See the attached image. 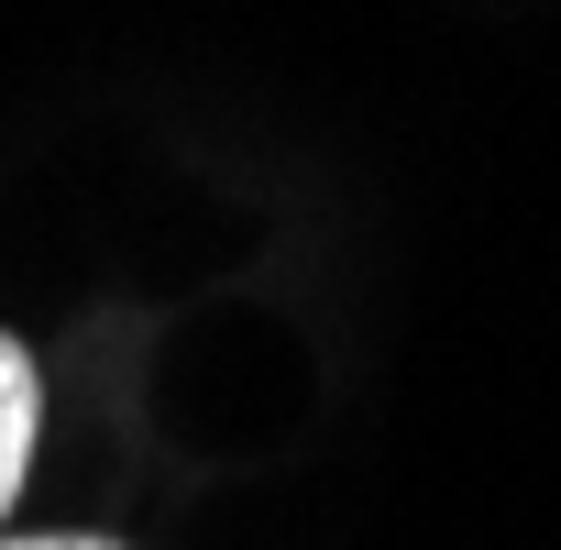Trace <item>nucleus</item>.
<instances>
[{
  "instance_id": "f257e3e1",
  "label": "nucleus",
  "mask_w": 561,
  "mask_h": 550,
  "mask_svg": "<svg viewBox=\"0 0 561 550\" xmlns=\"http://www.w3.org/2000/svg\"><path fill=\"white\" fill-rule=\"evenodd\" d=\"M34 440H45V375H34V353L12 331H0V517H12V495L34 473Z\"/></svg>"
},
{
  "instance_id": "f03ea898",
  "label": "nucleus",
  "mask_w": 561,
  "mask_h": 550,
  "mask_svg": "<svg viewBox=\"0 0 561 550\" xmlns=\"http://www.w3.org/2000/svg\"><path fill=\"white\" fill-rule=\"evenodd\" d=\"M0 550H122L100 528H0Z\"/></svg>"
}]
</instances>
